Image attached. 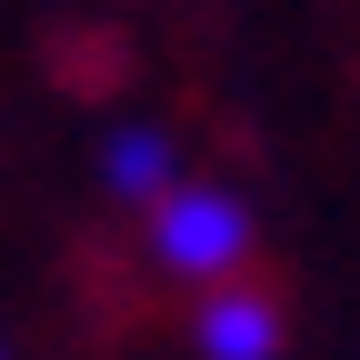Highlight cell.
Here are the masks:
<instances>
[{
	"mask_svg": "<svg viewBox=\"0 0 360 360\" xmlns=\"http://www.w3.org/2000/svg\"><path fill=\"white\" fill-rule=\"evenodd\" d=\"M150 260L191 290H231L250 270V200L220 180H170L150 200Z\"/></svg>",
	"mask_w": 360,
	"mask_h": 360,
	"instance_id": "1",
	"label": "cell"
},
{
	"mask_svg": "<svg viewBox=\"0 0 360 360\" xmlns=\"http://www.w3.org/2000/svg\"><path fill=\"white\" fill-rule=\"evenodd\" d=\"M200 360H281V300L231 281V290H200V321H191Z\"/></svg>",
	"mask_w": 360,
	"mask_h": 360,
	"instance_id": "2",
	"label": "cell"
},
{
	"mask_svg": "<svg viewBox=\"0 0 360 360\" xmlns=\"http://www.w3.org/2000/svg\"><path fill=\"white\" fill-rule=\"evenodd\" d=\"M101 180H110V191L120 200H160L170 191V130H150V120H130V130H110V141H101Z\"/></svg>",
	"mask_w": 360,
	"mask_h": 360,
	"instance_id": "3",
	"label": "cell"
},
{
	"mask_svg": "<svg viewBox=\"0 0 360 360\" xmlns=\"http://www.w3.org/2000/svg\"><path fill=\"white\" fill-rule=\"evenodd\" d=\"M0 360H11V350H0Z\"/></svg>",
	"mask_w": 360,
	"mask_h": 360,
	"instance_id": "4",
	"label": "cell"
}]
</instances>
